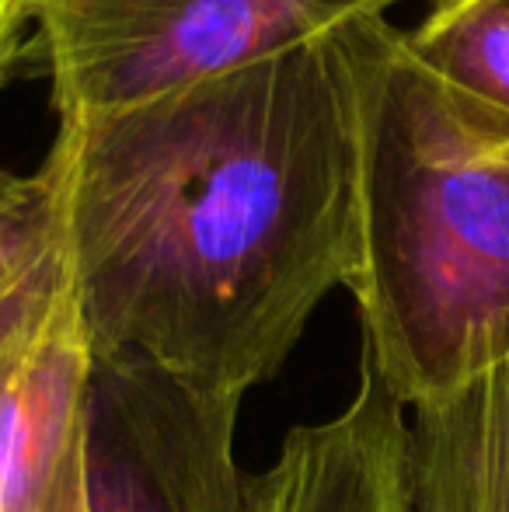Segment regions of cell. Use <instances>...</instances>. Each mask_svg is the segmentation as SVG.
Wrapping results in <instances>:
<instances>
[{
	"label": "cell",
	"mask_w": 509,
	"mask_h": 512,
	"mask_svg": "<svg viewBox=\"0 0 509 512\" xmlns=\"http://www.w3.org/2000/svg\"><path fill=\"white\" fill-rule=\"evenodd\" d=\"M49 157L91 359H136L245 405L353 279L349 25L154 102L67 115Z\"/></svg>",
	"instance_id": "cell-1"
},
{
	"label": "cell",
	"mask_w": 509,
	"mask_h": 512,
	"mask_svg": "<svg viewBox=\"0 0 509 512\" xmlns=\"http://www.w3.org/2000/svg\"><path fill=\"white\" fill-rule=\"evenodd\" d=\"M360 234L346 290L405 411L509 359V126L429 74L401 28L349 25Z\"/></svg>",
	"instance_id": "cell-2"
},
{
	"label": "cell",
	"mask_w": 509,
	"mask_h": 512,
	"mask_svg": "<svg viewBox=\"0 0 509 512\" xmlns=\"http://www.w3.org/2000/svg\"><path fill=\"white\" fill-rule=\"evenodd\" d=\"M401 0H32L56 115L143 105L384 18Z\"/></svg>",
	"instance_id": "cell-3"
},
{
	"label": "cell",
	"mask_w": 509,
	"mask_h": 512,
	"mask_svg": "<svg viewBox=\"0 0 509 512\" xmlns=\"http://www.w3.org/2000/svg\"><path fill=\"white\" fill-rule=\"evenodd\" d=\"M241 405L136 359H91L81 398L84 512H255L234 460Z\"/></svg>",
	"instance_id": "cell-4"
},
{
	"label": "cell",
	"mask_w": 509,
	"mask_h": 512,
	"mask_svg": "<svg viewBox=\"0 0 509 512\" xmlns=\"http://www.w3.org/2000/svg\"><path fill=\"white\" fill-rule=\"evenodd\" d=\"M405 422L370 359L339 415L297 425L252 478L255 512H405Z\"/></svg>",
	"instance_id": "cell-5"
},
{
	"label": "cell",
	"mask_w": 509,
	"mask_h": 512,
	"mask_svg": "<svg viewBox=\"0 0 509 512\" xmlns=\"http://www.w3.org/2000/svg\"><path fill=\"white\" fill-rule=\"evenodd\" d=\"M405 512H509V359L408 411Z\"/></svg>",
	"instance_id": "cell-6"
},
{
	"label": "cell",
	"mask_w": 509,
	"mask_h": 512,
	"mask_svg": "<svg viewBox=\"0 0 509 512\" xmlns=\"http://www.w3.org/2000/svg\"><path fill=\"white\" fill-rule=\"evenodd\" d=\"M67 216L56 161L0 168V370L70 293Z\"/></svg>",
	"instance_id": "cell-7"
},
{
	"label": "cell",
	"mask_w": 509,
	"mask_h": 512,
	"mask_svg": "<svg viewBox=\"0 0 509 512\" xmlns=\"http://www.w3.org/2000/svg\"><path fill=\"white\" fill-rule=\"evenodd\" d=\"M415 60L509 126V0H447L405 32Z\"/></svg>",
	"instance_id": "cell-8"
},
{
	"label": "cell",
	"mask_w": 509,
	"mask_h": 512,
	"mask_svg": "<svg viewBox=\"0 0 509 512\" xmlns=\"http://www.w3.org/2000/svg\"><path fill=\"white\" fill-rule=\"evenodd\" d=\"M28 25H32V0H0V84L25 56Z\"/></svg>",
	"instance_id": "cell-9"
},
{
	"label": "cell",
	"mask_w": 509,
	"mask_h": 512,
	"mask_svg": "<svg viewBox=\"0 0 509 512\" xmlns=\"http://www.w3.org/2000/svg\"><path fill=\"white\" fill-rule=\"evenodd\" d=\"M77 432H81V422H77ZM46 512H84V506H81V453H77V439H74V446H70L67 460H63L60 474H56L53 488H49Z\"/></svg>",
	"instance_id": "cell-10"
},
{
	"label": "cell",
	"mask_w": 509,
	"mask_h": 512,
	"mask_svg": "<svg viewBox=\"0 0 509 512\" xmlns=\"http://www.w3.org/2000/svg\"><path fill=\"white\" fill-rule=\"evenodd\" d=\"M429 7H436V4H447V0H426Z\"/></svg>",
	"instance_id": "cell-11"
}]
</instances>
